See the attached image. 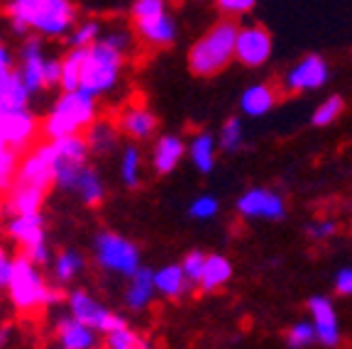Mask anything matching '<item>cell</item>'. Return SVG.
<instances>
[{
	"mask_svg": "<svg viewBox=\"0 0 352 349\" xmlns=\"http://www.w3.org/2000/svg\"><path fill=\"white\" fill-rule=\"evenodd\" d=\"M342 113H345V100H342L340 95H330L328 100H323V103L316 108L314 120L311 122H314L316 127H328V125H333Z\"/></svg>",
	"mask_w": 352,
	"mask_h": 349,
	"instance_id": "obj_34",
	"label": "cell"
},
{
	"mask_svg": "<svg viewBox=\"0 0 352 349\" xmlns=\"http://www.w3.org/2000/svg\"><path fill=\"white\" fill-rule=\"evenodd\" d=\"M157 293V286H154V271L147 267H140L138 271L127 278V291H125V306L130 311L140 313L149 306Z\"/></svg>",
	"mask_w": 352,
	"mask_h": 349,
	"instance_id": "obj_21",
	"label": "cell"
},
{
	"mask_svg": "<svg viewBox=\"0 0 352 349\" xmlns=\"http://www.w3.org/2000/svg\"><path fill=\"white\" fill-rule=\"evenodd\" d=\"M94 259L103 271L116 273V276L130 278L138 271L140 264V249L135 242H130L127 237L118 235V232H98L94 240Z\"/></svg>",
	"mask_w": 352,
	"mask_h": 349,
	"instance_id": "obj_6",
	"label": "cell"
},
{
	"mask_svg": "<svg viewBox=\"0 0 352 349\" xmlns=\"http://www.w3.org/2000/svg\"><path fill=\"white\" fill-rule=\"evenodd\" d=\"M135 37H138L135 30L118 25V27H113V30H105L100 39H103L105 44H110V47H116V49L122 52V54H130L132 47H135Z\"/></svg>",
	"mask_w": 352,
	"mask_h": 349,
	"instance_id": "obj_37",
	"label": "cell"
},
{
	"mask_svg": "<svg viewBox=\"0 0 352 349\" xmlns=\"http://www.w3.org/2000/svg\"><path fill=\"white\" fill-rule=\"evenodd\" d=\"M218 201L213 196H198L196 201L188 205V215L193 220H210L218 215Z\"/></svg>",
	"mask_w": 352,
	"mask_h": 349,
	"instance_id": "obj_42",
	"label": "cell"
},
{
	"mask_svg": "<svg viewBox=\"0 0 352 349\" xmlns=\"http://www.w3.org/2000/svg\"><path fill=\"white\" fill-rule=\"evenodd\" d=\"M237 30L240 25L232 17H223L215 25H210L188 49V71L198 78H210L226 71L230 61L235 59Z\"/></svg>",
	"mask_w": 352,
	"mask_h": 349,
	"instance_id": "obj_2",
	"label": "cell"
},
{
	"mask_svg": "<svg viewBox=\"0 0 352 349\" xmlns=\"http://www.w3.org/2000/svg\"><path fill=\"white\" fill-rule=\"evenodd\" d=\"M0 132H3L8 147L22 154L34 147V139L42 132V122L34 117L30 108L3 110L0 113Z\"/></svg>",
	"mask_w": 352,
	"mask_h": 349,
	"instance_id": "obj_10",
	"label": "cell"
},
{
	"mask_svg": "<svg viewBox=\"0 0 352 349\" xmlns=\"http://www.w3.org/2000/svg\"><path fill=\"white\" fill-rule=\"evenodd\" d=\"M276 105V88L270 83H257L242 91L240 108L248 117H262Z\"/></svg>",
	"mask_w": 352,
	"mask_h": 349,
	"instance_id": "obj_25",
	"label": "cell"
},
{
	"mask_svg": "<svg viewBox=\"0 0 352 349\" xmlns=\"http://www.w3.org/2000/svg\"><path fill=\"white\" fill-rule=\"evenodd\" d=\"M130 349H149V342H147V339H140V342H135Z\"/></svg>",
	"mask_w": 352,
	"mask_h": 349,
	"instance_id": "obj_50",
	"label": "cell"
},
{
	"mask_svg": "<svg viewBox=\"0 0 352 349\" xmlns=\"http://www.w3.org/2000/svg\"><path fill=\"white\" fill-rule=\"evenodd\" d=\"M44 83H47V88L61 86V56H47V61H44Z\"/></svg>",
	"mask_w": 352,
	"mask_h": 349,
	"instance_id": "obj_44",
	"label": "cell"
},
{
	"mask_svg": "<svg viewBox=\"0 0 352 349\" xmlns=\"http://www.w3.org/2000/svg\"><path fill=\"white\" fill-rule=\"evenodd\" d=\"M56 147V159L59 161H74V164H88L91 159V147L86 142V135H69L61 139H52Z\"/></svg>",
	"mask_w": 352,
	"mask_h": 349,
	"instance_id": "obj_31",
	"label": "cell"
},
{
	"mask_svg": "<svg viewBox=\"0 0 352 349\" xmlns=\"http://www.w3.org/2000/svg\"><path fill=\"white\" fill-rule=\"evenodd\" d=\"M237 213L250 220H281L286 205L284 198L270 188H250L237 198Z\"/></svg>",
	"mask_w": 352,
	"mask_h": 349,
	"instance_id": "obj_14",
	"label": "cell"
},
{
	"mask_svg": "<svg viewBox=\"0 0 352 349\" xmlns=\"http://www.w3.org/2000/svg\"><path fill=\"white\" fill-rule=\"evenodd\" d=\"M103 22L96 20V17H86V20H78L74 25V30L69 32L66 37V44L69 47H76V49H88V47H94L96 42H100L103 37Z\"/></svg>",
	"mask_w": 352,
	"mask_h": 349,
	"instance_id": "obj_33",
	"label": "cell"
},
{
	"mask_svg": "<svg viewBox=\"0 0 352 349\" xmlns=\"http://www.w3.org/2000/svg\"><path fill=\"white\" fill-rule=\"evenodd\" d=\"M330 76L328 61L320 54H306L296 66H292L284 74V88L292 93H306V91H318L325 86Z\"/></svg>",
	"mask_w": 352,
	"mask_h": 349,
	"instance_id": "obj_13",
	"label": "cell"
},
{
	"mask_svg": "<svg viewBox=\"0 0 352 349\" xmlns=\"http://www.w3.org/2000/svg\"><path fill=\"white\" fill-rule=\"evenodd\" d=\"M116 122H118L120 135H125L132 142H147V139H152V137L157 135V130H160L157 115L140 103L125 105V108L118 113Z\"/></svg>",
	"mask_w": 352,
	"mask_h": 349,
	"instance_id": "obj_15",
	"label": "cell"
},
{
	"mask_svg": "<svg viewBox=\"0 0 352 349\" xmlns=\"http://www.w3.org/2000/svg\"><path fill=\"white\" fill-rule=\"evenodd\" d=\"M154 286H157V293L171 300L184 298L193 289V284L188 281L186 273H184L182 264H166V267L157 269L154 271Z\"/></svg>",
	"mask_w": 352,
	"mask_h": 349,
	"instance_id": "obj_23",
	"label": "cell"
},
{
	"mask_svg": "<svg viewBox=\"0 0 352 349\" xmlns=\"http://www.w3.org/2000/svg\"><path fill=\"white\" fill-rule=\"evenodd\" d=\"M6 232L10 240H15L22 247V254L32 259L37 267L50 264L52 251L47 245V235H44V215L42 213H30V215H15L8 220Z\"/></svg>",
	"mask_w": 352,
	"mask_h": 349,
	"instance_id": "obj_7",
	"label": "cell"
},
{
	"mask_svg": "<svg viewBox=\"0 0 352 349\" xmlns=\"http://www.w3.org/2000/svg\"><path fill=\"white\" fill-rule=\"evenodd\" d=\"M30 98H32V93L28 91L25 83H22L17 69L0 71V113H3V110L28 108Z\"/></svg>",
	"mask_w": 352,
	"mask_h": 349,
	"instance_id": "obj_24",
	"label": "cell"
},
{
	"mask_svg": "<svg viewBox=\"0 0 352 349\" xmlns=\"http://www.w3.org/2000/svg\"><path fill=\"white\" fill-rule=\"evenodd\" d=\"M20 159V152H15V149H0V191H10V185L15 183Z\"/></svg>",
	"mask_w": 352,
	"mask_h": 349,
	"instance_id": "obj_36",
	"label": "cell"
},
{
	"mask_svg": "<svg viewBox=\"0 0 352 349\" xmlns=\"http://www.w3.org/2000/svg\"><path fill=\"white\" fill-rule=\"evenodd\" d=\"M206 259H208V254H204V251H198V249L188 251L186 257H184L182 269H184V273H186L188 281H191L193 286H198V281H201V273H204Z\"/></svg>",
	"mask_w": 352,
	"mask_h": 349,
	"instance_id": "obj_41",
	"label": "cell"
},
{
	"mask_svg": "<svg viewBox=\"0 0 352 349\" xmlns=\"http://www.w3.org/2000/svg\"><path fill=\"white\" fill-rule=\"evenodd\" d=\"M242 139H245V130H242V122L237 117H230V120L223 122L218 135V147L223 152H237L242 147Z\"/></svg>",
	"mask_w": 352,
	"mask_h": 349,
	"instance_id": "obj_35",
	"label": "cell"
},
{
	"mask_svg": "<svg viewBox=\"0 0 352 349\" xmlns=\"http://www.w3.org/2000/svg\"><path fill=\"white\" fill-rule=\"evenodd\" d=\"M8 337H10V330L8 328H0V349L8 344Z\"/></svg>",
	"mask_w": 352,
	"mask_h": 349,
	"instance_id": "obj_49",
	"label": "cell"
},
{
	"mask_svg": "<svg viewBox=\"0 0 352 349\" xmlns=\"http://www.w3.org/2000/svg\"><path fill=\"white\" fill-rule=\"evenodd\" d=\"M8 298L12 308L20 313H34L39 308H52L61 303V291L52 289L44 281L39 267L25 254L15 257L10 281H8Z\"/></svg>",
	"mask_w": 352,
	"mask_h": 349,
	"instance_id": "obj_4",
	"label": "cell"
},
{
	"mask_svg": "<svg viewBox=\"0 0 352 349\" xmlns=\"http://www.w3.org/2000/svg\"><path fill=\"white\" fill-rule=\"evenodd\" d=\"M83 269H86V259L78 249H61L52 262V273L56 284H72Z\"/></svg>",
	"mask_w": 352,
	"mask_h": 349,
	"instance_id": "obj_30",
	"label": "cell"
},
{
	"mask_svg": "<svg viewBox=\"0 0 352 349\" xmlns=\"http://www.w3.org/2000/svg\"><path fill=\"white\" fill-rule=\"evenodd\" d=\"M74 193H76L78 201L88 207H96L105 201V183H103V179H100V174L91 164H86L81 169Z\"/></svg>",
	"mask_w": 352,
	"mask_h": 349,
	"instance_id": "obj_28",
	"label": "cell"
},
{
	"mask_svg": "<svg viewBox=\"0 0 352 349\" xmlns=\"http://www.w3.org/2000/svg\"><path fill=\"white\" fill-rule=\"evenodd\" d=\"M6 15L15 34L30 32L44 39H66L76 25V5L72 0H8Z\"/></svg>",
	"mask_w": 352,
	"mask_h": 349,
	"instance_id": "obj_1",
	"label": "cell"
},
{
	"mask_svg": "<svg viewBox=\"0 0 352 349\" xmlns=\"http://www.w3.org/2000/svg\"><path fill=\"white\" fill-rule=\"evenodd\" d=\"M66 306H69V315L86 322L88 328H94L98 335H108L110 330L125 325V317L116 315V313L110 311V308H105L96 295H91L83 289H76L66 295Z\"/></svg>",
	"mask_w": 352,
	"mask_h": 349,
	"instance_id": "obj_8",
	"label": "cell"
},
{
	"mask_svg": "<svg viewBox=\"0 0 352 349\" xmlns=\"http://www.w3.org/2000/svg\"><path fill=\"white\" fill-rule=\"evenodd\" d=\"M54 176H56V147L50 139V142L44 144H34L32 149H28V152L22 154L15 181L39 185L44 191H50L52 185H54Z\"/></svg>",
	"mask_w": 352,
	"mask_h": 349,
	"instance_id": "obj_9",
	"label": "cell"
},
{
	"mask_svg": "<svg viewBox=\"0 0 352 349\" xmlns=\"http://www.w3.org/2000/svg\"><path fill=\"white\" fill-rule=\"evenodd\" d=\"M98 120V98L86 91H61L50 113L42 120V135L47 139H61L69 135H86V130Z\"/></svg>",
	"mask_w": 352,
	"mask_h": 349,
	"instance_id": "obj_3",
	"label": "cell"
},
{
	"mask_svg": "<svg viewBox=\"0 0 352 349\" xmlns=\"http://www.w3.org/2000/svg\"><path fill=\"white\" fill-rule=\"evenodd\" d=\"M44 198H47V191H44V188L15 181L6 196V213L10 215V218H15V215L42 213Z\"/></svg>",
	"mask_w": 352,
	"mask_h": 349,
	"instance_id": "obj_20",
	"label": "cell"
},
{
	"mask_svg": "<svg viewBox=\"0 0 352 349\" xmlns=\"http://www.w3.org/2000/svg\"><path fill=\"white\" fill-rule=\"evenodd\" d=\"M56 342L61 349H96L98 347V335L86 322L76 320L74 315H64L54 325Z\"/></svg>",
	"mask_w": 352,
	"mask_h": 349,
	"instance_id": "obj_18",
	"label": "cell"
},
{
	"mask_svg": "<svg viewBox=\"0 0 352 349\" xmlns=\"http://www.w3.org/2000/svg\"><path fill=\"white\" fill-rule=\"evenodd\" d=\"M215 8L226 17H240V15H248L254 5H257V0H213Z\"/></svg>",
	"mask_w": 352,
	"mask_h": 349,
	"instance_id": "obj_43",
	"label": "cell"
},
{
	"mask_svg": "<svg viewBox=\"0 0 352 349\" xmlns=\"http://www.w3.org/2000/svg\"><path fill=\"white\" fill-rule=\"evenodd\" d=\"M336 291L340 295H352V269H340V271H338Z\"/></svg>",
	"mask_w": 352,
	"mask_h": 349,
	"instance_id": "obj_47",
	"label": "cell"
},
{
	"mask_svg": "<svg viewBox=\"0 0 352 349\" xmlns=\"http://www.w3.org/2000/svg\"><path fill=\"white\" fill-rule=\"evenodd\" d=\"M215 152H218V137L210 132H198L188 142V159L201 174H210L215 166Z\"/></svg>",
	"mask_w": 352,
	"mask_h": 349,
	"instance_id": "obj_26",
	"label": "cell"
},
{
	"mask_svg": "<svg viewBox=\"0 0 352 349\" xmlns=\"http://www.w3.org/2000/svg\"><path fill=\"white\" fill-rule=\"evenodd\" d=\"M314 342H318V339H316L314 322H296V325H292V330L286 333V344L292 349H306Z\"/></svg>",
	"mask_w": 352,
	"mask_h": 349,
	"instance_id": "obj_39",
	"label": "cell"
},
{
	"mask_svg": "<svg viewBox=\"0 0 352 349\" xmlns=\"http://www.w3.org/2000/svg\"><path fill=\"white\" fill-rule=\"evenodd\" d=\"M127 54L118 52L116 47L105 44L103 39L96 42L94 47H88L86 66H83L81 76V91H86L94 98H105L116 91L122 81V71H125Z\"/></svg>",
	"mask_w": 352,
	"mask_h": 349,
	"instance_id": "obj_5",
	"label": "cell"
},
{
	"mask_svg": "<svg viewBox=\"0 0 352 349\" xmlns=\"http://www.w3.org/2000/svg\"><path fill=\"white\" fill-rule=\"evenodd\" d=\"M12 264H15V259H12L6 249H0V289H8V281H10V273H12Z\"/></svg>",
	"mask_w": 352,
	"mask_h": 349,
	"instance_id": "obj_46",
	"label": "cell"
},
{
	"mask_svg": "<svg viewBox=\"0 0 352 349\" xmlns=\"http://www.w3.org/2000/svg\"><path fill=\"white\" fill-rule=\"evenodd\" d=\"M140 335L130 328V325H120V328L110 330L108 335H103V347L105 349H130L135 342H140Z\"/></svg>",
	"mask_w": 352,
	"mask_h": 349,
	"instance_id": "obj_38",
	"label": "cell"
},
{
	"mask_svg": "<svg viewBox=\"0 0 352 349\" xmlns=\"http://www.w3.org/2000/svg\"><path fill=\"white\" fill-rule=\"evenodd\" d=\"M274 49V42H272L270 30L252 22V25H242L237 30V42H235V61H240L242 66H250V69H257V66L267 64Z\"/></svg>",
	"mask_w": 352,
	"mask_h": 349,
	"instance_id": "obj_11",
	"label": "cell"
},
{
	"mask_svg": "<svg viewBox=\"0 0 352 349\" xmlns=\"http://www.w3.org/2000/svg\"><path fill=\"white\" fill-rule=\"evenodd\" d=\"M44 37L39 34H28L22 39L20 52H17V59H20V66H17V74H20L22 83L28 86V91L39 93L47 88L44 83V61H47V52H44Z\"/></svg>",
	"mask_w": 352,
	"mask_h": 349,
	"instance_id": "obj_12",
	"label": "cell"
},
{
	"mask_svg": "<svg viewBox=\"0 0 352 349\" xmlns=\"http://www.w3.org/2000/svg\"><path fill=\"white\" fill-rule=\"evenodd\" d=\"M336 223H330V220H318L308 227V235L314 237V240H328V237L336 235Z\"/></svg>",
	"mask_w": 352,
	"mask_h": 349,
	"instance_id": "obj_45",
	"label": "cell"
},
{
	"mask_svg": "<svg viewBox=\"0 0 352 349\" xmlns=\"http://www.w3.org/2000/svg\"><path fill=\"white\" fill-rule=\"evenodd\" d=\"M308 311L314 315L316 339L323 347H338L340 344V322L336 315V306L325 295H314L308 300Z\"/></svg>",
	"mask_w": 352,
	"mask_h": 349,
	"instance_id": "obj_17",
	"label": "cell"
},
{
	"mask_svg": "<svg viewBox=\"0 0 352 349\" xmlns=\"http://www.w3.org/2000/svg\"><path fill=\"white\" fill-rule=\"evenodd\" d=\"M88 49H76L69 47L66 54L61 56V91H78L81 88L83 66H86Z\"/></svg>",
	"mask_w": 352,
	"mask_h": 349,
	"instance_id": "obj_29",
	"label": "cell"
},
{
	"mask_svg": "<svg viewBox=\"0 0 352 349\" xmlns=\"http://www.w3.org/2000/svg\"><path fill=\"white\" fill-rule=\"evenodd\" d=\"M118 139H120L118 122L108 120V117H98V120L86 130V142H88V147H91V154H96V157H108V154L116 152Z\"/></svg>",
	"mask_w": 352,
	"mask_h": 349,
	"instance_id": "obj_22",
	"label": "cell"
},
{
	"mask_svg": "<svg viewBox=\"0 0 352 349\" xmlns=\"http://www.w3.org/2000/svg\"><path fill=\"white\" fill-rule=\"evenodd\" d=\"M3 215H6V203L0 201V220H3Z\"/></svg>",
	"mask_w": 352,
	"mask_h": 349,
	"instance_id": "obj_51",
	"label": "cell"
},
{
	"mask_svg": "<svg viewBox=\"0 0 352 349\" xmlns=\"http://www.w3.org/2000/svg\"><path fill=\"white\" fill-rule=\"evenodd\" d=\"M132 27H135L138 37L142 39V44H147L152 49H166L179 37V22L169 10L160 17H152V20L132 22Z\"/></svg>",
	"mask_w": 352,
	"mask_h": 349,
	"instance_id": "obj_16",
	"label": "cell"
},
{
	"mask_svg": "<svg viewBox=\"0 0 352 349\" xmlns=\"http://www.w3.org/2000/svg\"><path fill=\"white\" fill-rule=\"evenodd\" d=\"M118 171H120V181L127 188H138L140 181H142V152L135 147V142L122 147Z\"/></svg>",
	"mask_w": 352,
	"mask_h": 349,
	"instance_id": "obj_32",
	"label": "cell"
},
{
	"mask_svg": "<svg viewBox=\"0 0 352 349\" xmlns=\"http://www.w3.org/2000/svg\"><path fill=\"white\" fill-rule=\"evenodd\" d=\"M230 278H232V264L228 262V257H223V254H208L204 273H201V281H198V289L204 291V293H213V291L223 289Z\"/></svg>",
	"mask_w": 352,
	"mask_h": 349,
	"instance_id": "obj_27",
	"label": "cell"
},
{
	"mask_svg": "<svg viewBox=\"0 0 352 349\" xmlns=\"http://www.w3.org/2000/svg\"><path fill=\"white\" fill-rule=\"evenodd\" d=\"M188 154V147L184 144V139L179 135H162L152 147L149 161L152 169L160 176H166L182 164V159Z\"/></svg>",
	"mask_w": 352,
	"mask_h": 349,
	"instance_id": "obj_19",
	"label": "cell"
},
{
	"mask_svg": "<svg viewBox=\"0 0 352 349\" xmlns=\"http://www.w3.org/2000/svg\"><path fill=\"white\" fill-rule=\"evenodd\" d=\"M8 69H15V61H12V52L8 49L6 39L0 34V71H8Z\"/></svg>",
	"mask_w": 352,
	"mask_h": 349,
	"instance_id": "obj_48",
	"label": "cell"
},
{
	"mask_svg": "<svg viewBox=\"0 0 352 349\" xmlns=\"http://www.w3.org/2000/svg\"><path fill=\"white\" fill-rule=\"evenodd\" d=\"M8 147V142L3 139V132H0V149H6Z\"/></svg>",
	"mask_w": 352,
	"mask_h": 349,
	"instance_id": "obj_52",
	"label": "cell"
},
{
	"mask_svg": "<svg viewBox=\"0 0 352 349\" xmlns=\"http://www.w3.org/2000/svg\"><path fill=\"white\" fill-rule=\"evenodd\" d=\"M166 12V0H135L130 5V17L132 22H142L160 17Z\"/></svg>",
	"mask_w": 352,
	"mask_h": 349,
	"instance_id": "obj_40",
	"label": "cell"
}]
</instances>
